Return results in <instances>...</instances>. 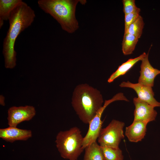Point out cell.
Returning a JSON list of instances; mask_svg holds the SVG:
<instances>
[{
  "mask_svg": "<svg viewBox=\"0 0 160 160\" xmlns=\"http://www.w3.org/2000/svg\"><path fill=\"white\" fill-rule=\"evenodd\" d=\"M35 17L34 10L23 1L11 12L8 20L9 28L3 44L2 53L6 68L12 69L16 66V39L21 32L31 25Z\"/></svg>",
  "mask_w": 160,
  "mask_h": 160,
  "instance_id": "1",
  "label": "cell"
},
{
  "mask_svg": "<svg viewBox=\"0 0 160 160\" xmlns=\"http://www.w3.org/2000/svg\"><path fill=\"white\" fill-rule=\"evenodd\" d=\"M102 94L87 84L78 85L73 92L72 106L80 120L88 124L103 106Z\"/></svg>",
  "mask_w": 160,
  "mask_h": 160,
  "instance_id": "2",
  "label": "cell"
},
{
  "mask_svg": "<svg viewBox=\"0 0 160 160\" xmlns=\"http://www.w3.org/2000/svg\"><path fill=\"white\" fill-rule=\"evenodd\" d=\"M79 0H39V7L49 14L60 24L63 30L69 33L78 28V23L75 17L77 4Z\"/></svg>",
  "mask_w": 160,
  "mask_h": 160,
  "instance_id": "3",
  "label": "cell"
},
{
  "mask_svg": "<svg viewBox=\"0 0 160 160\" xmlns=\"http://www.w3.org/2000/svg\"><path fill=\"white\" fill-rule=\"evenodd\" d=\"M81 132L77 127L60 131L57 134L56 145L61 156L69 160H77L83 151Z\"/></svg>",
  "mask_w": 160,
  "mask_h": 160,
  "instance_id": "4",
  "label": "cell"
},
{
  "mask_svg": "<svg viewBox=\"0 0 160 160\" xmlns=\"http://www.w3.org/2000/svg\"><path fill=\"white\" fill-rule=\"evenodd\" d=\"M124 123L113 119L105 127L102 128L97 139L101 147L119 148L121 140L124 138Z\"/></svg>",
  "mask_w": 160,
  "mask_h": 160,
  "instance_id": "5",
  "label": "cell"
},
{
  "mask_svg": "<svg viewBox=\"0 0 160 160\" xmlns=\"http://www.w3.org/2000/svg\"><path fill=\"white\" fill-rule=\"evenodd\" d=\"M126 98L124 94L119 92L111 99L105 100L103 105L89 124V127L85 136L83 138V148L84 149L92 143L96 141L101 129L103 121L101 120L102 114L106 107L111 103L118 100H125Z\"/></svg>",
  "mask_w": 160,
  "mask_h": 160,
  "instance_id": "6",
  "label": "cell"
},
{
  "mask_svg": "<svg viewBox=\"0 0 160 160\" xmlns=\"http://www.w3.org/2000/svg\"><path fill=\"white\" fill-rule=\"evenodd\" d=\"M36 114L35 108L32 106L11 107L8 111V124L9 127H17L23 121L31 120Z\"/></svg>",
  "mask_w": 160,
  "mask_h": 160,
  "instance_id": "7",
  "label": "cell"
},
{
  "mask_svg": "<svg viewBox=\"0 0 160 160\" xmlns=\"http://www.w3.org/2000/svg\"><path fill=\"white\" fill-rule=\"evenodd\" d=\"M121 87H127L133 89L136 92L139 99L153 107H160V102L154 97V93L152 87L145 86L139 83H133L128 81H123L119 85Z\"/></svg>",
  "mask_w": 160,
  "mask_h": 160,
  "instance_id": "8",
  "label": "cell"
},
{
  "mask_svg": "<svg viewBox=\"0 0 160 160\" xmlns=\"http://www.w3.org/2000/svg\"><path fill=\"white\" fill-rule=\"evenodd\" d=\"M133 102L135 106L134 120H140L148 124L155 120L157 113L154 107L137 97H135Z\"/></svg>",
  "mask_w": 160,
  "mask_h": 160,
  "instance_id": "9",
  "label": "cell"
},
{
  "mask_svg": "<svg viewBox=\"0 0 160 160\" xmlns=\"http://www.w3.org/2000/svg\"><path fill=\"white\" fill-rule=\"evenodd\" d=\"M149 52L141 60L140 75L138 83L148 86H153L156 77L160 74V70L154 68L151 64L148 58Z\"/></svg>",
  "mask_w": 160,
  "mask_h": 160,
  "instance_id": "10",
  "label": "cell"
},
{
  "mask_svg": "<svg viewBox=\"0 0 160 160\" xmlns=\"http://www.w3.org/2000/svg\"><path fill=\"white\" fill-rule=\"evenodd\" d=\"M32 136L30 130L20 129L16 127H9L0 129V137L10 143L17 140H26Z\"/></svg>",
  "mask_w": 160,
  "mask_h": 160,
  "instance_id": "11",
  "label": "cell"
},
{
  "mask_svg": "<svg viewBox=\"0 0 160 160\" xmlns=\"http://www.w3.org/2000/svg\"><path fill=\"white\" fill-rule=\"evenodd\" d=\"M148 123L140 120H134L125 129V135L131 142L137 143L144 137L147 131Z\"/></svg>",
  "mask_w": 160,
  "mask_h": 160,
  "instance_id": "12",
  "label": "cell"
},
{
  "mask_svg": "<svg viewBox=\"0 0 160 160\" xmlns=\"http://www.w3.org/2000/svg\"><path fill=\"white\" fill-rule=\"evenodd\" d=\"M147 54L144 52L139 56L134 58L129 59L126 62L119 66L118 68L110 76L108 80L109 83L112 82L120 76L125 74L134 65L140 60H141Z\"/></svg>",
  "mask_w": 160,
  "mask_h": 160,
  "instance_id": "13",
  "label": "cell"
},
{
  "mask_svg": "<svg viewBox=\"0 0 160 160\" xmlns=\"http://www.w3.org/2000/svg\"><path fill=\"white\" fill-rule=\"evenodd\" d=\"M22 0H0V28L3 25L4 21L8 20L12 11L20 4Z\"/></svg>",
  "mask_w": 160,
  "mask_h": 160,
  "instance_id": "14",
  "label": "cell"
},
{
  "mask_svg": "<svg viewBox=\"0 0 160 160\" xmlns=\"http://www.w3.org/2000/svg\"><path fill=\"white\" fill-rule=\"evenodd\" d=\"M84 149L83 160H104L102 148L96 141L90 144Z\"/></svg>",
  "mask_w": 160,
  "mask_h": 160,
  "instance_id": "15",
  "label": "cell"
},
{
  "mask_svg": "<svg viewBox=\"0 0 160 160\" xmlns=\"http://www.w3.org/2000/svg\"><path fill=\"white\" fill-rule=\"evenodd\" d=\"M139 39L129 33H124L122 43V50L125 55L132 53L135 49Z\"/></svg>",
  "mask_w": 160,
  "mask_h": 160,
  "instance_id": "16",
  "label": "cell"
},
{
  "mask_svg": "<svg viewBox=\"0 0 160 160\" xmlns=\"http://www.w3.org/2000/svg\"><path fill=\"white\" fill-rule=\"evenodd\" d=\"M144 25L143 18L140 15L137 19L129 27L124 33H129L136 37L138 39L140 38L143 33Z\"/></svg>",
  "mask_w": 160,
  "mask_h": 160,
  "instance_id": "17",
  "label": "cell"
},
{
  "mask_svg": "<svg viewBox=\"0 0 160 160\" xmlns=\"http://www.w3.org/2000/svg\"><path fill=\"white\" fill-rule=\"evenodd\" d=\"M104 160H123L122 151L119 148L101 147Z\"/></svg>",
  "mask_w": 160,
  "mask_h": 160,
  "instance_id": "18",
  "label": "cell"
},
{
  "mask_svg": "<svg viewBox=\"0 0 160 160\" xmlns=\"http://www.w3.org/2000/svg\"><path fill=\"white\" fill-rule=\"evenodd\" d=\"M140 9L137 8L133 12L125 15L124 33L127 31L129 26L137 19L140 15Z\"/></svg>",
  "mask_w": 160,
  "mask_h": 160,
  "instance_id": "19",
  "label": "cell"
},
{
  "mask_svg": "<svg viewBox=\"0 0 160 160\" xmlns=\"http://www.w3.org/2000/svg\"><path fill=\"white\" fill-rule=\"evenodd\" d=\"M135 0H123V12L125 15L130 13L138 7L136 6Z\"/></svg>",
  "mask_w": 160,
  "mask_h": 160,
  "instance_id": "20",
  "label": "cell"
},
{
  "mask_svg": "<svg viewBox=\"0 0 160 160\" xmlns=\"http://www.w3.org/2000/svg\"><path fill=\"white\" fill-rule=\"evenodd\" d=\"M4 100V97L2 95H1L0 96V104L3 106H4L5 105Z\"/></svg>",
  "mask_w": 160,
  "mask_h": 160,
  "instance_id": "21",
  "label": "cell"
}]
</instances>
